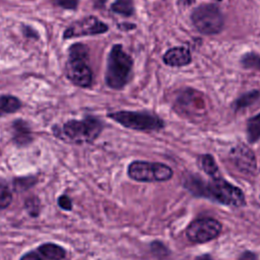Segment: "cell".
Returning a JSON list of instances; mask_svg holds the SVG:
<instances>
[{
	"label": "cell",
	"mask_w": 260,
	"mask_h": 260,
	"mask_svg": "<svg viewBox=\"0 0 260 260\" xmlns=\"http://www.w3.org/2000/svg\"><path fill=\"white\" fill-rule=\"evenodd\" d=\"M184 186L195 196L205 197L225 206L242 207L246 205L244 191L228 182L221 175L212 177L207 182L200 177L190 176L185 181Z\"/></svg>",
	"instance_id": "obj_1"
},
{
	"label": "cell",
	"mask_w": 260,
	"mask_h": 260,
	"mask_svg": "<svg viewBox=\"0 0 260 260\" xmlns=\"http://www.w3.org/2000/svg\"><path fill=\"white\" fill-rule=\"evenodd\" d=\"M133 67L132 58L123 50L122 45L116 44L108 57L106 82L114 89L123 88L131 77Z\"/></svg>",
	"instance_id": "obj_2"
},
{
	"label": "cell",
	"mask_w": 260,
	"mask_h": 260,
	"mask_svg": "<svg viewBox=\"0 0 260 260\" xmlns=\"http://www.w3.org/2000/svg\"><path fill=\"white\" fill-rule=\"evenodd\" d=\"M128 177L137 182H166L172 179L174 172L171 167L161 162L134 160L127 169Z\"/></svg>",
	"instance_id": "obj_3"
},
{
	"label": "cell",
	"mask_w": 260,
	"mask_h": 260,
	"mask_svg": "<svg viewBox=\"0 0 260 260\" xmlns=\"http://www.w3.org/2000/svg\"><path fill=\"white\" fill-rule=\"evenodd\" d=\"M109 117L126 128L139 131H155L164 128V121L148 112L118 111L110 113Z\"/></svg>",
	"instance_id": "obj_4"
},
{
	"label": "cell",
	"mask_w": 260,
	"mask_h": 260,
	"mask_svg": "<svg viewBox=\"0 0 260 260\" xmlns=\"http://www.w3.org/2000/svg\"><path fill=\"white\" fill-rule=\"evenodd\" d=\"M191 20L198 31L203 35H215L223 27V15L215 4H202L196 7Z\"/></svg>",
	"instance_id": "obj_5"
},
{
	"label": "cell",
	"mask_w": 260,
	"mask_h": 260,
	"mask_svg": "<svg viewBox=\"0 0 260 260\" xmlns=\"http://www.w3.org/2000/svg\"><path fill=\"white\" fill-rule=\"evenodd\" d=\"M103 129L102 122L93 117L77 121L71 120L65 123L63 132L66 138L76 143L93 141Z\"/></svg>",
	"instance_id": "obj_6"
},
{
	"label": "cell",
	"mask_w": 260,
	"mask_h": 260,
	"mask_svg": "<svg viewBox=\"0 0 260 260\" xmlns=\"http://www.w3.org/2000/svg\"><path fill=\"white\" fill-rule=\"evenodd\" d=\"M222 231V224L212 217H201L192 220L186 228L187 239L194 244H204L216 239Z\"/></svg>",
	"instance_id": "obj_7"
},
{
	"label": "cell",
	"mask_w": 260,
	"mask_h": 260,
	"mask_svg": "<svg viewBox=\"0 0 260 260\" xmlns=\"http://www.w3.org/2000/svg\"><path fill=\"white\" fill-rule=\"evenodd\" d=\"M229 158L233 166L243 175L254 176L257 171V159L253 150L244 143H239L234 146Z\"/></svg>",
	"instance_id": "obj_8"
},
{
	"label": "cell",
	"mask_w": 260,
	"mask_h": 260,
	"mask_svg": "<svg viewBox=\"0 0 260 260\" xmlns=\"http://www.w3.org/2000/svg\"><path fill=\"white\" fill-rule=\"evenodd\" d=\"M108 30V25L94 16H87L82 19H79L65 30V38L80 37V36H92L104 34Z\"/></svg>",
	"instance_id": "obj_9"
},
{
	"label": "cell",
	"mask_w": 260,
	"mask_h": 260,
	"mask_svg": "<svg viewBox=\"0 0 260 260\" xmlns=\"http://www.w3.org/2000/svg\"><path fill=\"white\" fill-rule=\"evenodd\" d=\"M66 74L68 78L78 86L86 87L91 84L92 73L85 59L69 58L66 65Z\"/></svg>",
	"instance_id": "obj_10"
},
{
	"label": "cell",
	"mask_w": 260,
	"mask_h": 260,
	"mask_svg": "<svg viewBox=\"0 0 260 260\" xmlns=\"http://www.w3.org/2000/svg\"><path fill=\"white\" fill-rule=\"evenodd\" d=\"M164 62L172 67H182L191 63V53L186 47H174L169 49L164 57Z\"/></svg>",
	"instance_id": "obj_11"
},
{
	"label": "cell",
	"mask_w": 260,
	"mask_h": 260,
	"mask_svg": "<svg viewBox=\"0 0 260 260\" xmlns=\"http://www.w3.org/2000/svg\"><path fill=\"white\" fill-rule=\"evenodd\" d=\"M37 250L47 260H64L66 257V250L55 243H44L40 245Z\"/></svg>",
	"instance_id": "obj_12"
},
{
	"label": "cell",
	"mask_w": 260,
	"mask_h": 260,
	"mask_svg": "<svg viewBox=\"0 0 260 260\" xmlns=\"http://www.w3.org/2000/svg\"><path fill=\"white\" fill-rule=\"evenodd\" d=\"M199 161H200L199 164H200L201 169L204 171V173L209 178L216 177V176L220 175L218 166L215 162V160H214V158H213V156L211 154H203V155H201L200 158H199Z\"/></svg>",
	"instance_id": "obj_13"
},
{
	"label": "cell",
	"mask_w": 260,
	"mask_h": 260,
	"mask_svg": "<svg viewBox=\"0 0 260 260\" xmlns=\"http://www.w3.org/2000/svg\"><path fill=\"white\" fill-rule=\"evenodd\" d=\"M247 138L250 143H254L260 139V113L248 120Z\"/></svg>",
	"instance_id": "obj_14"
},
{
	"label": "cell",
	"mask_w": 260,
	"mask_h": 260,
	"mask_svg": "<svg viewBox=\"0 0 260 260\" xmlns=\"http://www.w3.org/2000/svg\"><path fill=\"white\" fill-rule=\"evenodd\" d=\"M21 106L18 99L11 95H3L0 98V115L16 112Z\"/></svg>",
	"instance_id": "obj_15"
},
{
	"label": "cell",
	"mask_w": 260,
	"mask_h": 260,
	"mask_svg": "<svg viewBox=\"0 0 260 260\" xmlns=\"http://www.w3.org/2000/svg\"><path fill=\"white\" fill-rule=\"evenodd\" d=\"M111 9L115 13H118L124 16H130L134 12L133 0H116L112 4Z\"/></svg>",
	"instance_id": "obj_16"
},
{
	"label": "cell",
	"mask_w": 260,
	"mask_h": 260,
	"mask_svg": "<svg viewBox=\"0 0 260 260\" xmlns=\"http://www.w3.org/2000/svg\"><path fill=\"white\" fill-rule=\"evenodd\" d=\"M260 93L258 90H252V91H249L245 94H243L241 98H239L237 101H236V109L237 110H240V109H244L246 107H249L251 106L253 103H255L258 98H259Z\"/></svg>",
	"instance_id": "obj_17"
},
{
	"label": "cell",
	"mask_w": 260,
	"mask_h": 260,
	"mask_svg": "<svg viewBox=\"0 0 260 260\" xmlns=\"http://www.w3.org/2000/svg\"><path fill=\"white\" fill-rule=\"evenodd\" d=\"M241 63L245 68L260 70V55L254 52H249L242 57Z\"/></svg>",
	"instance_id": "obj_18"
},
{
	"label": "cell",
	"mask_w": 260,
	"mask_h": 260,
	"mask_svg": "<svg viewBox=\"0 0 260 260\" xmlns=\"http://www.w3.org/2000/svg\"><path fill=\"white\" fill-rule=\"evenodd\" d=\"M12 201V192L8 185L0 181V210L8 207Z\"/></svg>",
	"instance_id": "obj_19"
},
{
	"label": "cell",
	"mask_w": 260,
	"mask_h": 260,
	"mask_svg": "<svg viewBox=\"0 0 260 260\" xmlns=\"http://www.w3.org/2000/svg\"><path fill=\"white\" fill-rule=\"evenodd\" d=\"M69 58L88 60V48L83 44H74L69 49Z\"/></svg>",
	"instance_id": "obj_20"
},
{
	"label": "cell",
	"mask_w": 260,
	"mask_h": 260,
	"mask_svg": "<svg viewBox=\"0 0 260 260\" xmlns=\"http://www.w3.org/2000/svg\"><path fill=\"white\" fill-rule=\"evenodd\" d=\"M14 134L16 141L24 143L25 141L29 140V132L27 126L23 122H16L14 124Z\"/></svg>",
	"instance_id": "obj_21"
},
{
	"label": "cell",
	"mask_w": 260,
	"mask_h": 260,
	"mask_svg": "<svg viewBox=\"0 0 260 260\" xmlns=\"http://www.w3.org/2000/svg\"><path fill=\"white\" fill-rule=\"evenodd\" d=\"M25 208L30 215L37 216L40 212V202H39L38 198H36V197L28 198L25 201Z\"/></svg>",
	"instance_id": "obj_22"
},
{
	"label": "cell",
	"mask_w": 260,
	"mask_h": 260,
	"mask_svg": "<svg viewBox=\"0 0 260 260\" xmlns=\"http://www.w3.org/2000/svg\"><path fill=\"white\" fill-rule=\"evenodd\" d=\"M151 251L157 258L166 257L169 252L168 248L161 242H157V241L151 243Z\"/></svg>",
	"instance_id": "obj_23"
},
{
	"label": "cell",
	"mask_w": 260,
	"mask_h": 260,
	"mask_svg": "<svg viewBox=\"0 0 260 260\" xmlns=\"http://www.w3.org/2000/svg\"><path fill=\"white\" fill-rule=\"evenodd\" d=\"M57 202H58L59 207L64 209V210H71L72 209V201H71L70 197L66 194H62L61 196H59Z\"/></svg>",
	"instance_id": "obj_24"
},
{
	"label": "cell",
	"mask_w": 260,
	"mask_h": 260,
	"mask_svg": "<svg viewBox=\"0 0 260 260\" xmlns=\"http://www.w3.org/2000/svg\"><path fill=\"white\" fill-rule=\"evenodd\" d=\"M19 260H47L37 249L23 254Z\"/></svg>",
	"instance_id": "obj_25"
},
{
	"label": "cell",
	"mask_w": 260,
	"mask_h": 260,
	"mask_svg": "<svg viewBox=\"0 0 260 260\" xmlns=\"http://www.w3.org/2000/svg\"><path fill=\"white\" fill-rule=\"evenodd\" d=\"M56 4L63 7V8H66V9H74L79 0H55Z\"/></svg>",
	"instance_id": "obj_26"
},
{
	"label": "cell",
	"mask_w": 260,
	"mask_h": 260,
	"mask_svg": "<svg viewBox=\"0 0 260 260\" xmlns=\"http://www.w3.org/2000/svg\"><path fill=\"white\" fill-rule=\"evenodd\" d=\"M249 256H250V253H247V259H245V260H250L249 259ZM195 260H213L209 255H201V256H197L196 258H195Z\"/></svg>",
	"instance_id": "obj_27"
},
{
	"label": "cell",
	"mask_w": 260,
	"mask_h": 260,
	"mask_svg": "<svg viewBox=\"0 0 260 260\" xmlns=\"http://www.w3.org/2000/svg\"><path fill=\"white\" fill-rule=\"evenodd\" d=\"M215 1H221V0H215Z\"/></svg>",
	"instance_id": "obj_28"
}]
</instances>
